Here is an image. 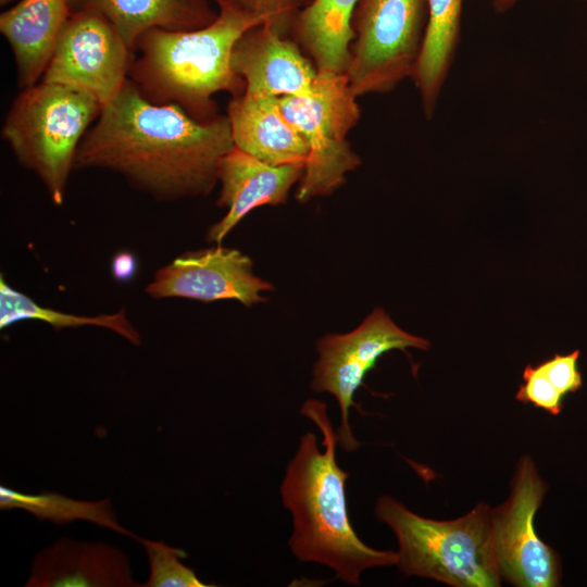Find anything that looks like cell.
<instances>
[{"instance_id":"6da1fadb","label":"cell","mask_w":587,"mask_h":587,"mask_svg":"<svg viewBox=\"0 0 587 587\" xmlns=\"http://www.w3.org/2000/svg\"><path fill=\"white\" fill-rule=\"evenodd\" d=\"M234 147L227 115L201 122L127 79L83 137L74 168H104L159 200L207 196Z\"/></svg>"},{"instance_id":"7a4b0ae2","label":"cell","mask_w":587,"mask_h":587,"mask_svg":"<svg viewBox=\"0 0 587 587\" xmlns=\"http://www.w3.org/2000/svg\"><path fill=\"white\" fill-rule=\"evenodd\" d=\"M300 413L321 430L324 450L320 449L316 435L308 432L300 437L287 464L279 491L283 505L292 517L288 546L299 561L327 566L342 583L360 586L365 570L397 566L398 551L367 546L351 525L346 497L349 473L337 463L339 436L326 403L308 399Z\"/></svg>"},{"instance_id":"3957f363","label":"cell","mask_w":587,"mask_h":587,"mask_svg":"<svg viewBox=\"0 0 587 587\" xmlns=\"http://www.w3.org/2000/svg\"><path fill=\"white\" fill-rule=\"evenodd\" d=\"M259 24V17L218 7L216 18L198 29H149L135 45L128 79L152 103L177 105L201 122L213 120L217 92L245 91L232 53L242 34Z\"/></svg>"},{"instance_id":"277c9868","label":"cell","mask_w":587,"mask_h":587,"mask_svg":"<svg viewBox=\"0 0 587 587\" xmlns=\"http://www.w3.org/2000/svg\"><path fill=\"white\" fill-rule=\"evenodd\" d=\"M488 503L449 521L419 515L391 496L375 504V516L398 542V569L405 576L430 578L451 587L501 585L490 532Z\"/></svg>"},{"instance_id":"5b68a950","label":"cell","mask_w":587,"mask_h":587,"mask_svg":"<svg viewBox=\"0 0 587 587\" xmlns=\"http://www.w3.org/2000/svg\"><path fill=\"white\" fill-rule=\"evenodd\" d=\"M102 107L86 90L40 80L22 88L7 113L2 138L55 205L64 201L79 143Z\"/></svg>"},{"instance_id":"8992f818","label":"cell","mask_w":587,"mask_h":587,"mask_svg":"<svg viewBox=\"0 0 587 587\" xmlns=\"http://www.w3.org/2000/svg\"><path fill=\"white\" fill-rule=\"evenodd\" d=\"M357 98L345 73L327 71H317L310 92L278 98L280 111L308 147L296 191L299 202L333 193L361 164L347 139L361 117Z\"/></svg>"},{"instance_id":"52a82bcc","label":"cell","mask_w":587,"mask_h":587,"mask_svg":"<svg viewBox=\"0 0 587 587\" xmlns=\"http://www.w3.org/2000/svg\"><path fill=\"white\" fill-rule=\"evenodd\" d=\"M427 18V0H359L346 72L357 97L389 92L412 77Z\"/></svg>"},{"instance_id":"ba28073f","label":"cell","mask_w":587,"mask_h":587,"mask_svg":"<svg viewBox=\"0 0 587 587\" xmlns=\"http://www.w3.org/2000/svg\"><path fill=\"white\" fill-rule=\"evenodd\" d=\"M547 490L536 463L525 454L517 461L507 500L491 507V541L502 582L516 587L560 585V558L540 539L534 522Z\"/></svg>"},{"instance_id":"9c48e42d","label":"cell","mask_w":587,"mask_h":587,"mask_svg":"<svg viewBox=\"0 0 587 587\" xmlns=\"http://www.w3.org/2000/svg\"><path fill=\"white\" fill-rule=\"evenodd\" d=\"M429 347L427 339L403 330L382 308H375L353 330L328 334L317 340L319 358L310 387L336 399L341 419L337 434L346 452L360 447L349 424V411L355 408L354 395L377 360L391 350Z\"/></svg>"},{"instance_id":"30bf717a","label":"cell","mask_w":587,"mask_h":587,"mask_svg":"<svg viewBox=\"0 0 587 587\" xmlns=\"http://www.w3.org/2000/svg\"><path fill=\"white\" fill-rule=\"evenodd\" d=\"M133 54L105 17L71 12L41 80L86 90L105 105L126 84Z\"/></svg>"},{"instance_id":"8fae6325","label":"cell","mask_w":587,"mask_h":587,"mask_svg":"<svg viewBox=\"0 0 587 587\" xmlns=\"http://www.w3.org/2000/svg\"><path fill=\"white\" fill-rule=\"evenodd\" d=\"M272 289L271 283L253 273L248 255L217 245L175 258L154 273L146 292L154 299L187 298L202 302L235 299L251 307L266 301L261 294Z\"/></svg>"},{"instance_id":"7c38bea8","label":"cell","mask_w":587,"mask_h":587,"mask_svg":"<svg viewBox=\"0 0 587 587\" xmlns=\"http://www.w3.org/2000/svg\"><path fill=\"white\" fill-rule=\"evenodd\" d=\"M232 66L246 92L278 98L310 92L317 76L299 43L264 23L249 28L237 40Z\"/></svg>"},{"instance_id":"4fadbf2b","label":"cell","mask_w":587,"mask_h":587,"mask_svg":"<svg viewBox=\"0 0 587 587\" xmlns=\"http://www.w3.org/2000/svg\"><path fill=\"white\" fill-rule=\"evenodd\" d=\"M303 170V164H267L234 146L221 160L217 176L221 189L216 204L227 212L209 228L208 241L220 245L255 208L285 203Z\"/></svg>"},{"instance_id":"5bb4252c","label":"cell","mask_w":587,"mask_h":587,"mask_svg":"<svg viewBox=\"0 0 587 587\" xmlns=\"http://www.w3.org/2000/svg\"><path fill=\"white\" fill-rule=\"evenodd\" d=\"M26 587H134L127 555L103 542L61 538L33 560Z\"/></svg>"},{"instance_id":"9a60e30c","label":"cell","mask_w":587,"mask_h":587,"mask_svg":"<svg viewBox=\"0 0 587 587\" xmlns=\"http://www.w3.org/2000/svg\"><path fill=\"white\" fill-rule=\"evenodd\" d=\"M234 146L271 165L305 164L308 147L284 116L278 97L241 92L226 113Z\"/></svg>"},{"instance_id":"2e32d148","label":"cell","mask_w":587,"mask_h":587,"mask_svg":"<svg viewBox=\"0 0 587 587\" xmlns=\"http://www.w3.org/2000/svg\"><path fill=\"white\" fill-rule=\"evenodd\" d=\"M70 14L68 0H20L1 13L21 88L41 80Z\"/></svg>"},{"instance_id":"e0dca14e","label":"cell","mask_w":587,"mask_h":587,"mask_svg":"<svg viewBox=\"0 0 587 587\" xmlns=\"http://www.w3.org/2000/svg\"><path fill=\"white\" fill-rule=\"evenodd\" d=\"M68 4L71 12L87 10L105 17L133 52L149 29H198L218 14L210 0H68Z\"/></svg>"},{"instance_id":"ac0fdd59","label":"cell","mask_w":587,"mask_h":587,"mask_svg":"<svg viewBox=\"0 0 587 587\" xmlns=\"http://www.w3.org/2000/svg\"><path fill=\"white\" fill-rule=\"evenodd\" d=\"M359 0H311L296 15L291 37L317 71L346 74L353 39L351 21Z\"/></svg>"},{"instance_id":"d6986e66","label":"cell","mask_w":587,"mask_h":587,"mask_svg":"<svg viewBox=\"0 0 587 587\" xmlns=\"http://www.w3.org/2000/svg\"><path fill=\"white\" fill-rule=\"evenodd\" d=\"M463 0H427L428 18L422 52L411 77L424 115L433 118L461 37Z\"/></svg>"},{"instance_id":"ffe728a7","label":"cell","mask_w":587,"mask_h":587,"mask_svg":"<svg viewBox=\"0 0 587 587\" xmlns=\"http://www.w3.org/2000/svg\"><path fill=\"white\" fill-rule=\"evenodd\" d=\"M25 320H37L50 324L55 329L79 326H101L127 339L133 345L140 344V334L127 319L125 311L93 316L77 315L52 310L35 302L25 294L11 287L3 276L0 278V327Z\"/></svg>"},{"instance_id":"44dd1931","label":"cell","mask_w":587,"mask_h":587,"mask_svg":"<svg viewBox=\"0 0 587 587\" xmlns=\"http://www.w3.org/2000/svg\"><path fill=\"white\" fill-rule=\"evenodd\" d=\"M1 509L18 508L26 510L40 520H50L58 524L70 523L74 520H85L111 528L124 535L138 538L122 527L113 514L110 500L79 501L59 494L27 495L0 487Z\"/></svg>"},{"instance_id":"7402d4cb","label":"cell","mask_w":587,"mask_h":587,"mask_svg":"<svg viewBox=\"0 0 587 587\" xmlns=\"http://www.w3.org/2000/svg\"><path fill=\"white\" fill-rule=\"evenodd\" d=\"M145 547L150 575L145 587H208L202 583L195 571L185 565L180 558L185 553L162 541L137 538Z\"/></svg>"},{"instance_id":"603a6c76","label":"cell","mask_w":587,"mask_h":587,"mask_svg":"<svg viewBox=\"0 0 587 587\" xmlns=\"http://www.w3.org/2000/svg\"><path fill=\"white\" fill-rule=\"evenodd\" d=\"M217 7H228L246 13L277 28L283 34L290 33L291 24L300 10L311 0H213Z\"/></svg>"},{"instance_id":"cb8c5ba5","label":"cell","mask_w":587,"mask_h":587,"mask_svg":"<svg viewBox=\"0 0 587 587\" xmlns=\"http://www.w3.org/2000/svg\"><path fill=\"white\" fill-rule=\"evenodd\" d=\"M564 396L552 385L539 365L528 364L523 371V384L519 386L515 399L523 403H532L536 408L558 415L562 410Z\"/></svg>"},{"instance_id":"d4e9b609","label":"cell","mask_w":587,"mask_h":587,"mask_svg":"<svg viewBox=\"0 0 587 587\" xmlns=\"http://www.w3.org/2000/svg\"><path fill=\"white\" fill-rule=\"evenodd\" d=\"M579 350L569 354H554L551 359L541 362L539 367L563 395L577 391L583 385L582 374L577 367Z\"/></svg>"},{"instance_id":"484cf974","label":"cell","mask_w":587,"mask_h":587,"mask_svg":"<svg viewBox=\"0 0 587 587\" xmlns=\"http://www.w3.org/2000/svg\"><path fill=\"white\" fill-rule=\"evenodd\" d=\"M136 271L137 261L132 253L122 251L113 258L112 274L115 279L127 282L136 275Z\"/></svg>"},{"instance_id":"4316f807","label":"cell","mask_w":587,"mask_h":587,"mask_svg":"<svg viewBox=\"0 0 587 587\" xmlns=\"http://www.w3.org/2000/svg\"><path fill=\"white\" fill-rule=\"evenodd\" d=\"M517 1L519 0H492V5L497 13H504L513 8Z\"/></svg>"},{"instance_id":"83f0119b","label":"cell","mask_w":587,"mask_h":587,"mask_svg":"<svg viewBox=\"0 0 587 587\" xmlns=\"http://www.w3.org/2000/svg\"><path fill=\"white\" fill-rule=\"evenodd\" d=\"M12 1H14V0H0V4L1 5H8Z\"/></svg>"}]
</instances>
